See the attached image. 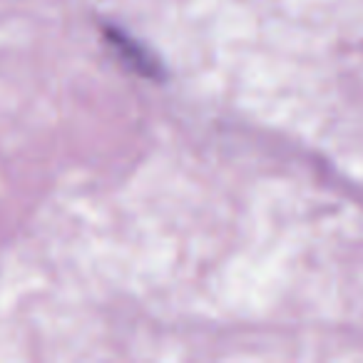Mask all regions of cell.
<instances>
[{
    "instance_id": "cell-1",
    "label": "cell",
    "mask_w": 363,
    "mask_h": 363,
    "mask_svg": "<svg viewBox=\"0 0 363 363\" xmlns=\"http://www.w3.org/2000/svg\"><path fill=\"white\" fill-rule=\"evenodd\" d=\"M102 38H105L107 50L115 55V60H120L122 67H127L132 75L145 77V80H162L164 77V67H162L160 57L145 43L130 35L125 28L105 26L102 28Z\"/></svg>"
}]
</instances>
